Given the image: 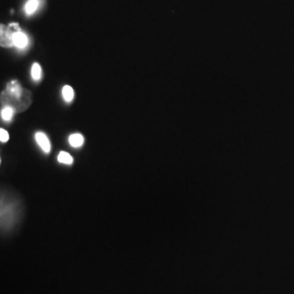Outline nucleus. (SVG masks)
<instances>
[{
  "instance_id": "obj_1",
  "label": "nucleus",
  "mask_w": 294,
  "mask_h": 294,
  "mask_svg": "<svg viewBox=\"0 0 294 294\" xmlns=\"http://www.w3.org/2000/svg\"><path fill=\"white\" fill-rule=\"evenodd\" d=\"M2 103L14 108L16 112L24 111L32 103V94L21 87L17 81H12L2 94Z\"/></svg>"
},
{
  "instance_id": "obj_3",
  "label": "nucleus",
  "mask_w": 294,
  "mask_h": 294,
  "mask_svg": "<svg viewBox=\"0 0 294 294\" xmlns=\"http://www.w3.org/2000/svg\"><path fill=\"white\" fill-rule=\"evenodd\" d=\"M29 44V40H28V36L25 35L24 33L20 30H18L15 32V35H14V45L16 47L23 49L28 46Z\"/></svg>"
},
{
  "instance_id": "obj_2",
  "label": "nucleus",
  "mask_w": 294,
  "mask_h": 294,
  "mask_svg": "<svg viewBox=\"0 0 294 294\" xmlns=\"http://www.w3.org/2000/svg\"><path fill=\"white\" fill-rule=\"evenodd\" d=\"M0 44H2L3 47H11V46H15L14 45V35H15V32H12V30L10 28L5 27L4 24H2V27H0Z\"/></svg>"
},
{
  "instance_id": "obj_5",
  "label": "nucleus",
  "mask_w": 294,
  "mask_h": 294,
  "mask_svg": "<svg viewBox=\"0 0 294 294\" xmlns=\"http://www.w3.org/2000/svg\"><path fill=\"white\" fill-rule=\"evenodd\" d=\"M38 7H40V0H29V2L25 4V7H24L25 14H27L28 16L33 15L34 12L38 9Z\"/></svg>"
},
{
  "instance_id": "obj_6",
  "label": "nucleus",
  "mask_w": 294,
  "mask_h": 294,
  "mask_svg": "<svg viewBox=\"0 0 294 294\" xmlns=\"http://www.w3.org/2000/svg\"><path fill=\"white\" fill-rule=\"evenodd\" d=\"M69 143L72 147H81L84 144V136L82 134H72L69 137Z\"/></svg>"
},
{
  "instance_id": "obj_7",
  "label": "nucleus",
  "mask_w": 294,
  "mask_h": 294,
  "mask_svg": "<svg viewBox=\"0 0 294 294\" xmlns=\"http://www.w3.org/2000/svg\"><path fill=\"white\" fill-rule=\"evenodd\" d=\"M15 112H16V110L10 106L3 107V109H2V118H3V120L9 122V121H11V119L14 118Z\"/></svg>"
},
{
  "instance_id": "obj_4",
  "label": "nucleus",
  "mask_w": 294,
  "mask_h": 294,
  "mask_svg": "<svg viewBox=\"0 0 294 294\" xmlns=\"http://www.w3.org/2000/svg\"><path fill=\"white\" fill-rule=\"evenodd\" d=\"M35 137H36V142L38 145H40L41 149L45 153H49L50 152V140L47 137V135H45V134L42 132H38V133H36Z\"/></svg>"
},
{
  "instance_id": "obj_10",
  "label": "nucleus",
  "mask_w": 294,
  "mask_h": 294,
  "mask_svg": "<svg viewBox=\"0 0 294 294\" xmlns=\"http://www.w3.org/2000/svg\"><path fill=\"white\" fill-rule=\"evenodd\" d=\"M58 162L61 164H66V165H71L73 163V158L71 155L68 154L66 152H60L58 155Z\"/></svg>"
},
{
  "instance_id": "obj_8",
  "label": "nucleus",
  "mask_w": 294,
  "mask_h": 294,
  "mask_svg": "<svg viewBox=\"0 0 294 294\" xmlns=\"http://www.w3.org/2000/svg\"><path fill=\"white\" fill-rule=\"evenodd\" d=\"M62 96H63V99H65L66 101H68V103H69V101H71L73 99V97H74L73 88L71 86H69V85L63 86Z\"/></svg>"
},
{
  "instance_id": "obj_9",
  "label": "nucleus",
  "mask_w": 294,
  "mask_h": 294,
  "mask_svg": "<svg viewBox=\"0 0 294 294\" xmlns=\"http://www.w3.org/2000/svg\"><path fill=\"white\" fill-rule=\"evenodd\" d=\"M32 79L34 81H40L42 79V67L38 63H34L32 67Z\"/></svg>"
},
{
  "instance_id": "obj_11",
  "label": "nucleus",
  "mask_w": 294,
  "mask_h": 294,
  "mask_svg": "<svg viewBox=\"0 0 294 294\" xmlns=\"http://www.w3.org/2000/svg\"><path fill=\"white\" fill-rule=\"evenodd\" d=\"M8 139H9V134H8V132L6 131L5 129L0 130V140H2V143L8 142Z\"/></svg>"
}]
</instances>
